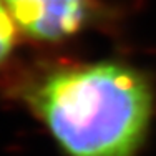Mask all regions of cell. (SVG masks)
<instances>
[{"instance_id":"1","label":"cell","mask_w":156,"mask_h":156,"mask_svg":"<svg viewBox=\"0 0 156 156\" xmlns=\"http://www.w3.org/2000/svg\"><path fill=\"white\" fill-rule=\"evenodd\" d=\"M25 100L65 156H136L154 110L146 75L116 60L53 68Z\"/></svg>"},{"instance_id":"2","label":"cell","mask_w":156,"mask_h":156,"mask_svg":"<svg viewBox=\"0 0 156 156\" xmlns=\"http://www.w3.org/2000/svg\"><path fill=\"white\" fill-rule=\"evenodd\" d=\"M20 35L38 43H60L93 18V0H3Z\"/></svg>"},{"instance_id":"3","label":"cell","mask_w":156,"mask_h":156,"mask_svg":"<svg viewBox=\"0 0 156 156\" xmlns=\"http://www.w3.org/2000/svg\"><path fill=\"white\" fill-rule=\"evenodd\" d=\"M18 27L5 2L0 0V68L10 60L18 43Z\"/></svg>"}]
</instances>
